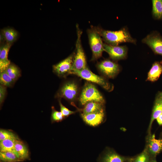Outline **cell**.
<instances>
[{
    "label": "cell",
    "instance_id": "6da1fadb",
    "mask_svg": "<svg viewBox=\"0 0 162 162\" xmlns=\"http://www.w3.org/2000/svg\"><path fill=\"white\" fill-rule=\"evenodd\" d=\"M99 33L107 44L118 46L124 43L136 44V40L131 35L127 28H124L117 31H111L97 28Z\"/></svg>",
    "mask_w": 162,
    "mask_h": 162
},
{
    "label": "cell",
    "instance_id": "7a4b0ae2",
    "mask_svg": "<svg viewBox=\"0 0 162 162\" xmlns=\"http://www.w3.org/2000/svg\"><path fill=\"white\" fill-rule=\"evenodd\" d=\"M88 34L90 47L92 53L91 61L100 57L104 51V43L97 29L92 27L88 30Z\"/></svg>",
    "mask_w": 162,
    "mask_h": 162
},
{
    "label": "cell",
    "instance_id": "3957f363",
    "mask_svg": "<svg viewBox=\"0 0 162 162\" xmlns=\"http://www.w3.org/2000/svg\"><path fill=\"white\" fill-rule=\"evenodd\" d=\"M80 102L84 105L90 101H96L104 104V98L95 86L92 84L87 82L83 87L79 98Z\"/></svg>",
    "mask_w": 162,
    "mask_h": 162
},
{
    "label": "cell",
    "instance_id": "277c9868",
    "mask_svg": "<svg viewBox=\"0 0 162 162\" xmlns=\"http://www.w3.org/2000/svg\"><path fill=\"white\" fill-rule=\"evenodd\" d=\"M77 39L76 44V53L73 61V70H81L86 67L87 63L84 52L81 44V37L82 31L76 25Z\"/></svg>",
    "mask_w": 162,
    "mask_h": 162
},
{
    "label": "cell",
    "instance_id": "5b68a950",
    "mask_svg": "<svg viewBox=\"0 0 162 162\" xmlns=\"http://www.w3.org/2000/svg\"><path fill=\"white\" fill-rule=\"evenodd\" d=\"M71 74L76 75L88 81L95 83L106 90L110 89V85L103 77L92 73L87 67L81 70H73Z\"/></svg>",
    "mask_w": 162,
    "mask_h": 162
},
{
    "label": "cell",
    "instance_id": "8992f818",
    "mask_svg": "<svg viewBox=\"0 0 162 162\" xmlns=\"http://www.w3.org/2000/svg\"><path fill=\"white\" fill-rule=\"evenodd\" d=\"M78 91L77 84L73 81H68L64 83L57 92L56 96L73 101L76 98Z\"/></svg>",
    "mask_w": 162,
    "mask_h": 162
},
{
    "label": "cell",
    "instance_id": "52a82bcc",
    "mask_svg": "<svg viewBox=\"0 0 162 162\" xmlns=\"http://www.w3.org/2000/svg\"><path fill=\"white\" fill-rule=\"evenodd\" d=\"M75 53L52 66L53 72L59 77H64L71 74Z\"/></svg>",
    "mask_w": 162,
    "mask_h": 162
},
{
    "label": "cell",
    "instance_id": "ba28073f",
    "mask_svg": "<svg viewBox=\"0 0 162 162\" xmlns=\"http://www.w3.org/2000/svg\"><path fill=\"white\" fill-rule=\"evenodd\" d=\"M142 42L148 45L155 54L162 56V36L158 32L155 31L148 34Z\"/></svg>",
    "mask_w": 162,
    "mask_h": 162
},
{
    "label": "cell",
    "instance_id": "9c48e42d",
    "mask_svg": "<svg viewBox=\"0 0 162 162\" xmlns=\"http://www.w3.org/2000/svg\"><path fill=\"white\" fill-rule=\"evenodd\" d=\"M97 67L99 71L106 76L113 78L119 71L118 64L109 59H106L98 63Z\"/></svg>",
    "mask_w": 162,
    "mask_h": 162
},
{
    "label": "cell",
    "instance_id": "30bf717a",
    "mask_svg": "<svg viewBox=\"0 0 162 162\" xmlns=\"http://www.w3.org/2000/svg\"><path fill=\"white\" fill-rule=\"evenodd\" d=\"M104 51L114 60L123 59L127 57L128 48L125 46H112L104 43Z\"/></svg>",
    "mask_w": 162,
    "mask_h": 162
},
{
    "label": "cell",
    "instance_id": "8fae6325",
    "mask_svg": "<svg viewBox=\"0 0 162 162\" xmlns=\"http://www.w3.org/2000/svg\"><path fill=\"white\" fill-rule=\"evenodd\" d=\"M84 121L88 125L93 127L98 126L103 122L104 117V111L86 114H81Z\"/></svg>",
    "mask_w": 162,
    "mask_h": 162
},
{
    "label": "cell",
    "instance_id": "7c38bea8",
    "mask_svg": "<svg viewBox=\"0 0 162 162\" xmlns=\"http://www.w3.org/2000/svg\"><path fill=\"white\" fill-rule=\"evenodd\" d=\"M11 44L6 43L0 48V73L5 71L10 64L8 58L9 51Z\"/></svg>",
    "mask_w": 162,
    "mask_h": 162
},
{
    "label": "cell",
    "instance_id": "4fadbf2b",
    "mask_svg": "<svg viewBox=\"0 0 162 162\" xmlns=\"http://www.w3.org/2000/svg\"><path fill=\"white\" fill-rule=\"evenodd\" d=\"M150 155L155 156L162 150V139H157L154 134L148 139L147 148Z\"/></svg>",
    "mask_w": 162,
    "mask_h": 162
},
{
    "label": "cell",
    "instance_id": "5bb4252c",
    "mask_svg": "<svg viewBox=\"0 0 162 162\" xmlns=\"http://www.w3.org/2000/svg\"><path fill=\"white\" fill-rule=\"evenodd\" d=\"M14 151L17 156L22 161L29 158V151L27 146L20 139L16 140Z\"/></svg>",
    "mask_w": 162,
    "mask_h": 162
},
{
    "label": "cell",
    "instance_id": "9a60e30c",
    "mask_svg": "<svg viewBox=\"0 0 162 162\" xmlns=\"http://www.w3.org/2000/svg\"><path fill=\"white\" fill-rule=\"evenodd\" d=\"M162 73V61L155 62L148 74L147 80L154 82L157 81Z\"/></svg>",
    "mask_w": 162,
    "mask_h": 162
},
{
    "label": "cell",
    "instance_id": "2e32d148",
    "mask_svg": "<svg viewBox=\"0 0 162 162\" xmlns=\"http://www.w3.org/2000/svg\"><path fill=\"white\" fill-rule=\"evenodd\" d=\"M126 159L112 151L107 152L99 159V162H125Z\"/></svg>",
    "mask_w": 162,
    "mask_h": 162
},
{
    "label": "cell",
    "instance_id": "e0dca14e",
    "mask_svg": "<svg viewBox=\"0 0 162 162\" xmlns=\"http://www.w3.org/2000/svg\"><path fill=\"white\" fill-rule=\"evenodd\" d=\"M103 104L96 101H90L85 104L83 108L80 110L82 114H86L104 111Z\"/></svg>",
    "mask_w": 162,
    "mask_h": 162
},
{
    "label": "cell",
    "instance_id": "ac0fdd59",
    "mask_svg": "<svg viewBox=\"0 0 162 162\" xmlns=\"http://www.w3.org/2000/svg\"><path fill=\"white\" fill-rule=\"evenodd\" d=\"M1 34L6 43L11 44L16 40L18 36V32L10 28L3 29L2 30Z\"/></svg>",
    "mask_w": 162,
    "mask_h": 162
},
{
    "label": "cell",
    "instance_id": "d6986e66",
    "mask_svg": "<svg viewBox=\"0 0 162 162\" xmlns=\"http://www.w3.org/2000/svg\"><path fill=\"white\" fill-rule=\"evenodd\" d=\"M162 113V103L158 98L156 100L152 112L148 130H150L153 122Z\"/></svg>",
    "mask_w": 162,
    "mask_h": 162
},
{
    "label": "cell",
    "instance_id": "ffe728a7",
    "mask_svg": "<svg viewBox=\"0 0 162 162\" xmlns=\"http://www.w3.org/2000/svg\"><path fill=\"white\" fill-rule=\"evenodd\" d=\"M152 14L154 18L162 19V0H152Z\"/></svg>",
    "mask_w": 162,
    "mask_h": 162
},
{
    "label": "cell",
    "instance_id": "44dd1931",
    "mask_svg": "<svg viewBox=\"0 0 162 162\" xmlns=\"http://www.w3.org/2000/svg\"><path fill=\"white\" fill-rule=\"evenodd\" d=\"M16 140L12 139H7L0 141V152H11L15 153L14 146Z\"/></svg>",
    "mask_w": 162,
    "mask_h": 162
},
{
    "label": "cell",
    "instance_id": "7402d4cb",
    "mask_svg": "<svg viewBox=\"0 0 162 162\" xmlns=\"http://www.w3.org/2000/svg\"><path fill=\"white\" fill-rule=\"evenodd\" d=\"M0 159L4 162L22 161L15 153L11 152H0Z\"/></svg>",
    "mask_w": 162,
    "mask_h": 162
},
{
    "label": "cell",
    "instance_id": "603a6c76",
    "mask_svg": "<svg viewBox=\"0 0 162 162\" xmlns=\"http://www.w3.org/2000/svg\"><path fill=\"white\" fill-rule=\"evenodd\" d=\"M9 76L16 81L21 76V71L19 68L13 64H10L5 70Z\"/></svg>",
    "mask_w": 162,
    "mask_h": 162
},
{
    "label": "cell",
    "instance_id": "cb8c5ba5",
    "mask_svg": "<svg viewBox=\"0 0 162 162\" xmlns=\"http://www.w3.org/2000/svg\"><path fill=\"white\" fill-rule=\"evenodd\" d=\"M15 82L9 76L5 70L0 73L1 84L6 87H10L13 85Z\"/></svg>",
    "mask_w": 162,
    "mask_h": 162
},
{
    "label": "cell",
    "instance_id": "d4e9b609",
    "mask_svg": "<svg viewBox=\"0 0 162 162\" xmlns=\"http://www.w3.org/2000/svg\"><path fill=\"white\" fill-rule=\"evenodd\" d=\"M152 160L150 155L147 148H146L132 161V162H151Z\"/></svg>",
    "mask_w": 162,
    "mask_h": 162
},
{
    "label": "cell",
    "instance_id": "484cf974",
    "mask_svg": "<svg viewBox=\"0 0 162 162\" xmlns=\"http://www.w3.org/2000/svg\"><path fill=\"white\" fill-rule=\"evenodd\" d=\"M7 139L19 140L18 137L12 132L10 131L0 129V141Z\"/></svg>",
    "mask_w": 162,
    "mask_h": 162
},
{
    "label": "cell",
    "instance_id": "4316f807",
    "mask_svg": "<svg viewBox=\"0 0 162 162\" xmlns=\"http://www.w3.org/2000/svg\"><path fill=\"white\" fill-rule=\"evenodd\" d=\"M51 119L52 123L62 121L64 118L61 111L56 110L54 106L52 107Z\"/></svg>",
    "mask_w": 162,
    "mask_h": 162
},
{
    "label": "cell",
    "instance_id": "83f0119b",
    "mask_svg": "<svg viewBox=\"0 0 162 162\" xmlns=\"http://www.w3.org/2000/svg\"><path fill=\"white\" fill-rule=\"evenodd\" d=\"M59 104L60 106V111L64 118L67 117L75 112L70 110L64 106L60 100L59 101Z\"/></svg>",
    "mask_w": 162,
    "mask_h": 162
},
{
    "label": "cell",
    "instance_id": "f1b7e54d",
    "mask_svg": "<svg viewBox=\"0 0 162 162\" xmlns=\"http://www.w3.org/2000/svg\"><path fill=\"white\" fill-rule=\"evenodd\" d=\"M7 90L6 87L0 84V104L1 105L4 100Z\"/></svg>",
    "mask_w": 162,
    "mask_h": 162
},
{
    "label": "cell",
    "instance_id": "f546056e",
    "mask_svg": "<svg viewBox=\"0 0 162 162\" xmlns=\"http://www.w3.org/2000/svg\"><path fill=\"white\" fill-rule=\"evenodd\" d=\"M156 120L159 125H162V113L157 118Z\"/></svg>",
    "mask_w": 162,
    "mask_h": 162
},
{
    "label": "cell",
    "instance_id": "4dcf8cb0",
    "mask_svg": "<svg viewBox=\"0 0 162 162\" xmlns=\"http://www.w3.org/2000/svg\"><path fill=\"white\" fill-rule=\"evenodd\" d=\"M151 162H157L155 159H153L152 160Z\"/></svg>",
    "mask_w": 162,
    "mask_h": 162
},
{
    "label": "cell",
    "instance_id": "1f68e13d",
    "mask_svg": "<svg viewBox=\"0 0 162 162\" xmlns=\"http://www.w3.org/2000/svg\"><path fill=\"white\" fill-rule=\"evenodd\" d=\"M159 97L162 98V93H161L159 95Z\"/></svg>",
    "mask_w": 162,
    "mask_h": 162
},
{
    "label": "cell",
    "instance_id": "d6a6232c",
    "mask_svg": "<svg viewBox=\"0 0 162 162\" xmlns=\"http://www.w3.org/2000/svg\"><path fill=\"white\" fill-rule=\"evenodd\" d=\"M158 98H159V99H160V101H161V102L162 103V98H160V97H159Z\"/></svg>",
    "mask_w": 162,
    "mask_h": 162
},
{
    "label": "cell",
    "instance_id": "836d02e7",
    "mask_svg": "<svg viewBox=\"0 0 162 162\" xmlns=\"http://www.w3.org/2000/svg\"><path fill=\"white\" fill-rule=\"evenodd\" d=\"M128 162H132V161H129Z\"/></svg>",
    "mask_w": 162,
    "mask_h": 162
}]
</instances>
